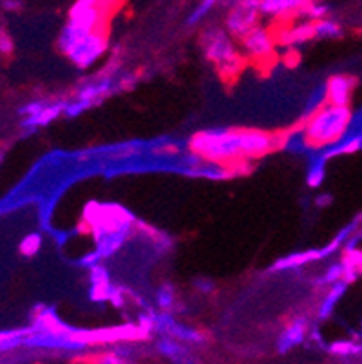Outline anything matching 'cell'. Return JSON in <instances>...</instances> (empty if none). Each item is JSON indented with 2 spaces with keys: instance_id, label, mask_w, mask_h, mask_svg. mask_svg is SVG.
Wrapping results in <instances>:
<instances>
[{
  "instance_id": "cell-11",
  "label": "cell",
  "mask_w": 362,
  "mask_h": 364,
  "mask_svg": "<svg viewBox=\"0 0 362 364\" xmlns=\"http://www.w3.org/2000/svg\"><path fill=\"white\" fill-rule=\"evenodd\" d=\"M107 71L96 74L89 80V82L83 84L78 89L74 100H80V102H87L90 106H96L98 102L105 100L111 93H116V78H118V69L116 66L105 67Z\"/></svg>"
},
{
  "instance_id": "cell-20",
  "label": "cell",
  "mask_w": 362,
  "mask_h": 364,
  "mask_svg": "<svg viewBox=\"0 0 362 364\" xmlns=\"http://www.w3.org/2000/svg\"><path fill=\"white\" fill-rule=\"evenodd\" d=\"M64 109H66V102H49L40 115L22 120L21 127L24 129L25 132H33L37 131V129L45 127V125H49L51 122H54L58 116L64 115Z\"/></svg>"
},
{
  "instance_id": "cell-21",
  "label": "cell",
  "mask_w": 362,
  "mask_h": 364,
  "mask_svg": "<svg viewBox=\"0 0 362 364\" xmlns=\"http://www.w3.org/2000/svg\"><path fill=\"white\" fill-rule=\"evenodd\" d=\"M348 288H350V285L344 281H339L335 283L334 287H329L328 292L325 294V297H322L321 305H319V308H317V317H319L321 321L329 319V317L334 315L339 301H341V299L346 295V292H348Z\"/></svg>"
},
{
  "instance_id": "cell-33",
  "label": "cell",
  "mask_w": 362,
  "mask_h": 364,
  "mask_svg": "<svg viewBox=\"0 0 362 364\" xmlns=\"http://www.w3.org/2000/svg\"><path fill=\"white\" fill-rule=\"evenodd\" d=\"M42 249V234L38 232H31L24 237L18 245V250L24 258H33L40 252Z\"/></svg>"
},
{
  "instance_id": "cell-2",
  "label": "cell",
  "mask_w": 362,
  "mask_h": 364,
  "mask_svg": "<svg viewBox=\"0 0 362 364\" xmlns=\"http://www.w3.org/2000/svg\"><path fill=\"white\" fill-rule=\"evenodd\" d=\"M351 123L350 107H337L326 103L306 122H303L300 131L305 142L312 151H322L342 142Z\"/></svg>"
},
{
  "instance_id": "cell-37",
  "label": "cell",
  "mask_w": 362,
  "mask_h": 364,
  "mask_svg": "<svg viewBox=\"0 0 362 364\" xmlns=\"http://www.w3.org/2000/svg\"><path fill=\"white\" fill-rule=\"evenodd\" d=\"M192 285H194V290L199 292V294L203 295H209L216 290V283L210 278H196L192 281Z\"/></svg>"
},
{
  "instance_id": "cell-6",
  "label": "cell",
  "mask_w": 362,
  "mask_h": 364,
  "mask_svg": "<svg viewBox=\"0 0 362 364\" xmlns=\"http://www.w3.org/2000/svg\"><path fill=\"white\" fill-rule=\"evenodd\" d=\"M223 6L228 8L223 21V29L234 40L241 42L261 24L259 0H234V2H223Z\"/></svg>"
},
{
  "instance_id": "cell-29",
  "label": "cell",
  "mask_w": 362,
  "mask_h": 364,
  "mask_svg": "<svg viewBox=\"0 0 362 364\" xmlns=\"http://www.w3.org/2000/svg\"><path fill=\"white\" fill-rule=\"evenodd\" d=\"M326 160L322 156L319 158H313L312 164H310L308 174H306V183L310 188H319L322 185L326 178Z\"/></svg>"
},
{
  "instance_id": "cell-12",
  "label": "cell",
  "mask_w": 362,
  "mask_h": 364,
  "mask_svg": "<svg viewBox=\"0 0 362 364\" xmlns=\"http://www.w3.org/2000/svg\"><path fill=\"white\" fill-rule=\"evenodd\" d=\"M239 44H241L245 58L254 62H268V58L274 57V51H276L274 31L264 28L263 24H259L254 31H250Z\"/></svg>"
},
{
  "instance_id": "cell-10",
  "label": "cell",
  "mask_w": 362,
  "mask_h": 364,
  "mask_svg": "<svg viewBox=\"0 0 362 364\" xmlns=\"http://www.w3.org/2000/svg\"><path fill=\"white\" fill-rule=\"evenodd\" d=\"M239 140L243 160H257L283 145L281 136L259 129H239Z\"/></svg>"
},
{
  "instance_id": "cell-25",
  "label": "cell",
  "mask_w": 362,
  "mask_h": 364,
  "mask_svg": "<svg viewBox=\"0 0 362 364\" xmlns=\"http://www.w3.org/2000/svg\"><path fill=\"white\" fill-rule=\"evenodd\" d=\"M326 103H328V94H326V82H322L317 87H313L312 94H310L308 102H306L305 106V110H303V122H306L310 116L315 115L317 110L322 109Z\"/></svg>"
},
{
  "instance_id": "cell-19",
  "label": "cell",
  "mask_w": 362,
  "mask_h": 364,
  "mask_svg": "<svg viewBox=\"0 0 362 364\" xmlns=\"http://www.w3.org/2000/svg\"><path fill=\"white\" fill-rule=\"evenodd\" d=\"M312 261H321V254L319 250H303V252H293V254L284 256V258L277 259L276 263H272L270 272H288L296 271V268H300V266L308 265Z\"/></svg>"
},
{
  "instance_id": "cell-3",
  "label": "cell",
  "mask_w": 362,
  "mask_h": 364,
  "mask_svg": "<svg viewBox=\"0 0 362 364\" xmlns=\"http://www.w3.org/2000/svg\"><path fill=\"white\" fill-rule=\"evenodd\" d=\"M187 149L192 154L199 156L203 161L218 165L239 164L241 158V140L239 129L210 127L198 131L187 142Z\"/></svg>"
},
{
  "instance_id": "cell-31",
  "label": "cell",
  "mask_w": 362,
  "mask_h": 364,
  "mask_svg": "<svg viewBox=\"0 0 362 364\" xmlns=\"http://www.w3.org/2000/svg\"><path fill=\"white\" fill-rule=\"evenodd\" d=\"M342 275H344V265H342V261H339L329 265L325 274L317 278L313 283H315V287H334L335 283L342 281Z\"/></svg>"
},
{
  "instance_id": "cell-4",
  "label": "cell",
  "mask_w": 362,
  "mask_h": 364,
  "mask_svg": "<svg viewBox=\"0 0 362 364\" xmlns=\"http://www.w3.org/2000/svg\"><path fill=\"white\" fill-rule=\"evenodd\" d=\"M199 45L206 60L225 80H234L247 64L245 55L239 51L235 40L226 33L223 25H206L199 33Z\"/></svg>"
},
{
  "instance_id": "cell-36",
  "label": "cell",
  "mask_w": 362,
  "mask_h": 364,
  "mask_svg": "<svg viewBox=\"0 0 362 364\" xmlns=\"http://www.w3.org/2000/svg\"><path fill=\"white\" fill-rule=\"evenodd\" d=\"M90 103L87 102H80V100H71V102H66V109H64V115L67 118H76L80 116L82 113H86L87 109H90Z\"/></svg>"
},
{
  "instance_id": "cell-17",
  "label": "cell",
  "mask_w": 362,
  "mask_h": 364,
  "mask_svg": "<svg viewBox=\"0 0 362 364\" xmlns=\"http://www.w3.org/2000/svg\"><path fill=\"white\" fill-rule=\"evenodd\" d=\"M306 2L308 0H259V13L261 17L290 21V18H299Z\"/></svg>"
},
{
  "instance_id": "cell-28",
  "label": "cell",
  "mask_w": 362,
  "mask_h": 364,
  "mask_svg": "<svg viewBox=\"0 0 362 364\" xmlns=\"http://www.w3.org/2000/svg\"><path fill=\"white\" fill-rule=\"evenodd\" d=\"M89 283L90 290H107V288L112 287L111 274H109V271L102 265V263L93 266L89 271Z\"/></svg>"
},
{
  "instance_id": "cell-44",
  "label": "cell",
  "mask_w": 362,
  "mask_h": 364,
  "mask_svg": "<svg viewBox=\"0 0 362 364\" xmlns=\"http://www.w3.org/2000/svg\"><path fill=\"white\" fill-rule=\"evenodd\" d=\"M361 272H362V268H361Z\"/></svg>"
},
{
  "instance_id": "cell-16",
  "label": "cell",
  "mask_w": 362,
  "mask_h": 364,
  "mask_svg": "<svg viewBox=\"0 0 362 364\" xmlns=\"http://www.w3.org/2000/svg\"><path fill=\"white\" fill-rule=\"evenodd\" d=\"M276 38V45H283V47H297L300 44L313 40V22L310 21H299L293 22L292 25H283L279 31L274 33Z\"/></svg>"
},
{
  "instance_id": "cell-32",
  "label": "cell",
  "mask_w": 362,
  "mask_h": 364,
  "mask_svg": "<svg viewBox=\"0 0 362 364\" xmlns=\"http://www.w3.org/2000/svg\"><path fill=\"white\" fill-rule=\"evenodd\" d=\"M216 4H218L216 0H202V2H199V4L189 13V17H187L185 24L189 25V28L198 25L199 22H203L206 17H209V13L212 11V8H214Z\"/></svg>"
},
{
  "instance_id": "cell-34",
  "label": "cell",
  "mask_w": 362,
  "mask_h": 364,
  "mask_svg": "<svg viewBox=\"0 0 362 364\" xmlns=\"http://www.w3.org/2000/svg\"><path fill=\"white\" fill-rule=\"evenodd\" d=\"M89 364H140L138 360H131V359H122V357L115 356L111 350H105V352L98 353L93 359L89 360Z\"/></svg>"
},
{
  "instance_id": "cell-43",
  "label": "cell",
  "mask_w": 362,
  "mask_h": 364,
  "mask_svg": "<svg viewBox=\"0 0 362 364\" xmlns=\"http://www.w3.org/2000/svg\"><path fill=\"white\" fill-rule=\"evenodd\" d=\"M358 336L362 337V323H361V330H358Z\"/></svg>"
},
{
  "instance_id": "cell-7",
  "label": "cell",
  "mask_w": 362,
  "mask_h": 364,
  "mask_svg": "<svg viewBox=\"0 0 362 364\" xmlns=\"http://www.w3.org/2000/svg\"><path fill=\"white\" fill-rule=\"evenodd\" d=\"M111 6L112 4L98 2V0H78L67 11L66 22L89 33L105 31V22L111 13Z\"/></svg>"
},
{
  "instance_id": "cell-24",
  "label": "cell",
  "mask_w": 362,
  "mask_h": 364,
  "mask_svg": "<svg viewBox=\"0 0 362 364\" xmlns=\"http://www.w3.org/2000/svg\"><path fill=\"white\" fill-rule=\"evenodd\" d=\"M31 330L28 328H18V330H6L0 331V353H8L17 350L24 344L25 336H29Z\"/></svg>"
},
{
  "instance_id": "cell-23",
  "label": "cell",
  "mask_w": 362,
  "mask_h": 364,
  "mask_svg": "<svg viewBox=\"0 0 362 364\" xmlns=\"http://www.w3.org/2000/svg\"><path fill=\"white\" fill-rule=\"evenodd\" d=\"M313 35L317 40H339L344 37V28L335 18H322L313 22Z\"/></svg>"
},
{
  "instance_id": "cell-8",
  "label": "cell",
  "mask_w": 362,
  "mask_h": 364,
  "mask_svg": "<svg viewBox=\"0 0 362 364\" xmlns=\"http://www.w3.org/2000/svg\"><path fill=\"white\" fill-rule=\"evenodd\" d=\"M153 323H154V334H156V337L158 336L173 337V339L180 341V343L187 344V346L190 348L205 346L206 341H209L202 330L177 321L176 315H174L173 312L154 310Z\"/></svg>"
},
{
  "instance_id": "cell-15",
  "label": "cell",
  "mask_w": 362,
  "mask_h": 364,
  "mask_svg": "<svg viewBox=\"0 0 362 364\" xmlns=\"http://www.w3.org/2000/svg\"><path fill=\"white\" fill-rule=\"evenodd\" d=\"M355 84H357V80L350 76V74H334V76H329L326 80L328 103L337 107H350Z\"/></svg>"
},
{
  "instance_id": "cell-41",
  "label": "cell",
  "mask_w": 362,
  "mask_h": 364,
  "mask_svg": "<svg viewBox=\"0 0 362 364\" xmlns=\"http://www.w3.org/2000/svg\"><path fill=\"white\" fill-rule=\"evenodd\" d=\"M334 203V196L332 194H319L315 198V205L319 209H325V207H329V205Z\"/></svg>"
},
{
  "instance_id": "cell-14",
  "label": "cell",
  "mask_w": 362,
  "mask_h": 364,
  "mask_svg": "<svg viewBox=\"0 0 362 364\" xmlns=\"http://www.w3.org/2000/svg\"><path fill=\"white\" fill-rule=\"evenodd\" d=\"M310 334V319L306 315H296L277 337V352L288 353L305 343Z\"/></svg>"
},
{
  "instance_id": "cell-39",
  "label": "cell",
  "mask_w": 362,
  "mask_h": 364,
  "mask_svg": "<svg viewBox=\"0 0 362 364\" xmlns=\"http://www.w3.org/2000/svg\"><path fill=\"white\" fill-rule=\"evenodd\" d=\"M80 266H83L86 271H90L93 266L100 265L102 263V258H100V254L96 252V250H93V252H87V254H83V258H80Z\"/></svg>"
},
{
  "instance_id": "cell-27",
  "label": "cell",
  "mask_w": 362,
  "mask_h": 364,
  "mask_svg": "<svg viewBox=\"0 0 362 364\" xmlns=\"http://www.w3.org/2000/svg\"><path fill=\"white\" fill-rule=\"evenodd\" d=\"M332 356L337 357H351V356H362V343L361 341H335V343L326 346Z\"/></svg>"
},
{
  "instance_id": "cell-9",
  "label": "cell",
  "mask_w": 362,
  "mask_h": 364,
  "mask_svg": "<svg viewBox=\"0 0 362 364\" xmlns=\"http://www.w3.org/2000/svg\"><path fill=\"white\" fill-rule=\"evenodd\" d=\"M109 50V37L107 31H96V33H87L86 37L80 38L76 44L67 50V60L76 66L78 69H89L107 53Z\"/></svg>"
},
{
  "instance_id": "cell-38",
  "label": "cell",
  "mask_w": 362,
  "mask_h": 364,
  "mask_svg": "<svg viewBox=\"0 0 362 364\" xmlns=\"http://www.w3.org/2000/svg\"><path fill=\"white\" fill-rule=\"evenodd\" d=\"M13 50H15V45H13L11 37L4 29V25L0 24V55H11Z\"/></svg>"
},
{
  "instance_id": "cell-5",
  "label": "cell",
  "mask_w": 362,
  "mask_h": 364,
  "mask_svg": "<svg viewBox=\"0 0 362 364\" xmlns=\"http://www.w3.org/2000/svg\"><path fill=\"white\" fill-rule=\"evenodd\" d=\"M93 343L89 330L69 326L62 331H31L25 336V348L33 350H47V352H64V353H82Z\"/></svg>"
},
{
  "instance_id": "cell-13",
  "label": "cell",
  "mask_w": 362,
  "mask_h": 364,
  "mask_svg": "<svg viewBox=\"0 0 362 364\" xmlns=\"http://www.w3.org/2000/svg\"><path fill=\"white\" fill-rule=\"evenodd\" d=\"M154 350L170 364H202L199 357L196 356L194 348L173 339V337L158 336L154 341Z\"/></svg>"
},
{
  "instance_id": "cell-30",
  "label": "cell",
  "mask_w": 362,
  "mask_h": 364,
  "mask_svg": "<svg viewBox=\"0 0 362 364\" xmlns=\"http://www.w3.org/2000/svg\"><path fill=\"white\" fill-rule=\"evenodd\" d=\"M115 356L122 357V359H131V360H138L141 356V346L140 343L136 341H122V343H115L109 346Z\"/></svg>"
},
{
  "instance_id": "cell-40",
  "label": "cell",
  "mask_w": 362,
  "mask_h": 364,
  "mask_svg": "<svg viewBox=\"0 0 362 364\" xmlns=\"http://www.w3.org/2000/svg\"><path fill=\"white\" fill-rule=\"evenodd\" d=\"M112 305H115L116 308H122L125 305V292L124 288H119V287H115V290H112L111 294V299H109Z\"/></svg>"
},
{
  "instance_id": "cell-26",
  "label": "cell",
  "mask_w": 362,
  "mask_h": 364,
  "mask_svg": "<svg viewBox=\"0 0 362 364\" xmlns=\"http://www.w3.org/2000/svg\"><path fill=\"white\" fill-rule=\"evenodd\" d=\"M230 169L225 167V165L218 164H209V161H202L196 169L189 171L187 174H192V176H202V178H210V180H225L232 174L228 172Z\"/></svg>"
},
{
  "instance_id": "cell-1",
  "label": "cell",
  "mask_w": 362,
  "mask_h": 364,
  "mask_svg": "<svg viewBox=\"0 0 362 364\" xmlns=\"http://www.w3.org/2000/svg\"><path fill=\"white\" fill-rule=\"evenodd\" d=\"M83 220L93 230L96 252L100 258H111L127 243L138 227V220L125 207L116 203L90 201L83 209Z\"/></svg>"
},
{
  "instance_id": "cell-35",
  "label": "cell",
  "mask_w": 362,
  "mask_h": 364,
  "mask_svg": "<svg viewBox=\"0 0 362 364\" xmlns=\"http://www.w3.org/2000/svg\"><path fill=\"white\" fill-rule=\"evenodd\" d=\"M47 103H49V102H45V100H31V102L24 103V106L18 109V113H21L24 118H31V116L40 115L42 110L47 107Z\"/></svg>"
},
{
  "instance_id": "cell-42",
  "label": "cell",
  "mask_w": 362,
  "mask_h": 364,
  "mask_svg": "<svg viewBox=\"0 0 362 364\" xmlns=\"http://www.w3.org/2000/svg\"><path fill=\"white\" fill-rule=\"evenodd\" d=\"M2 6H4L8 11H17V9H21L24 4H22V2H17V0H9V2H2Z\"/></svg>"
},
{
  "instance_id": "cell-18",
  "label": "cell",
  "mask_w": 362,
  "mask_h": 364,
  "mask_svg": "<svg viewBox=\"0 0 362 364\" xmlns=\"http://www.w3.org/2000/svg\"><path fill=\"white\" fill-rule=\"evenodd\" d=\"M69 324L64 323L60 319V315L57 314L53 307H37L35 308V315L29 324L31 331H62L67 330Z\"/></svg>"
},
{
  "instance_id": "cell-22",
  "label": "cell",
  "mask_w": 362,
  "mask_h": 364,
  "mask_svg": "<svg viewBox=\"0 0 362 364\" xmlns=\"http://www.w3.org/2000/svg\"><path fill=\"white\" fill-rule=\"evenodd\" d=\"M154 307L158 308V312H173L174 314V310L177 308V297L173 283L165 281L156 288V292H154Z\"/></svg>"
}]
</instances>
